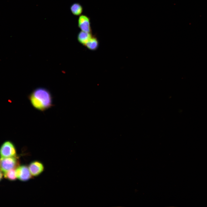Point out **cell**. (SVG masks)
<instances>
[{"mask_svg":"<svg viewBox=\"0 0 207 207\" xmlns=\"http://www.w3.org/2000/svg\"><path fill=\"white\" fill-rule=\"evenodd\" d=\"M16 147L11 141L7 140L4 142L0 147L1 158L13 157L16 156Z\"/></svg>","mask_w":207,"mask_h":207,"instance_id":"7a4b0ae2","label":"cell"},{"mask_svg":"<svg viewBox=\"0 0 207 207\" xmlns=\"http://www.w3.org/2000/svg\"><path fill=\"white\" fill-rule=\"evenodd\" d=\"M93 36L92 32H87L81 30L77 35V39L80 43L85 46Z\"/></svg>","mask_w":207,"mask_h":207,"instance_id":"52a82bcc","label":"cell"},{"mask_svg":"<svg viewBox=\"0 0 207 207\" xmlns=\"http://www.w3.org/2000/svg\"><path fill=\"white\" fill-rule=\"evenodd\" d=\"M28 167L31 175L33 177L39 176L43 171L44 169L43 164L38 160L31 162Z\"/></svg>","mask_w":207,"mask_h":207,"instance_id":"8992f818","label":"cell"},{"mask_svg":"<svg viewBox=\"0 0 207 207\" xmlns=\"http://www.w3.org/2000/svg\"><path fill=\"white\" fill-rule=\"evenodd\" d=\"M85 46L90 50H96L99 46V42L97 37L93 35Z\"/></svg>","mask_w":207,"mask_h":207,"instance_id":"ba28073f","label":"cell"},{"mask_svg":"<svg viewBox=\"0 0 207 207\" xmlns=\"http://www.w3.org/2000/svg\"><path fill=\"white\" fill-rule=\"evenodd\" d=\"M0 165H1V159H0Z\"/></svg>","mask_w":207,"mask_h":207,"instance_id":"7c38bea8","label":"cell"},{"mask_svg":"<svg viewBox=\"0 0 207 207\" xmlns=\"http://www.w3.org/2000/svg\"><path fill=\"white\" fill-rule=\"evenodd\" d=\"M70 10L74 15L79 16L82 14L83 8L79 3H75L71 5L70 7Z\"/></svg>","mask_w":207,"mask_h":207,"instance_id":"9c48e42d","label":"cell"},{"mask_svg":"<svg viewBox=\"0 0 207 207\" xmlns=\"http://www.w3.org/2000/svg\"><path fill=\"white\" fill-rule=\"evenodd\" d=\"M3 176V174L2 173V172L0 169V181L1 180Z\"/></svg>","mask_w":207,"mask_h":207,"instance_id":"8fae6325","label":"cell"},{"mask_svg":"<svg viewBox=\"0 0 207 207\" xmlns=\"http://www.w3.org/2000/svg\"><path fill=\"white\" fill-rule=\"evenodd\" d=\"M78 26L81 31L92 32L90 18L85 15L81 14L79 16L78 20Z\"/></svg>","mask_w":207,"mask_h":207,"instance_id":"5b68a950","label":"cell"},{"mask_svg":"<svg viewBox=\"0 0 207 207\" xmlns=\"http://www.w3.org/2000/svg\"><path fill=\"white\" fill-rule=\"evenodd\" d=\"M17 179L22 181H26L32 177L28 166L26 165H19L15 169Z\"/></svg>","mask_w":207,"mask_h":207,"instance_id":"277c9868","label":"cell"},{"mask_svg":"<svg viewBox=\"0 0 207 207\" xmlns=\"http://www.w3.org/2000/svg\"><path fill=\"white\" fill-rule=\"evenodd\" d=\"M0 159V170L3 172L16 169L19 166V161L16 156L1 158Z\"/></svg>","mask_w":207,"mask_h":207,"instance_id":"3957f363","label":"cell"},{"mask_svg":"<svg viewBox=\"0 0 207 207\" xmlns=\"http://www.w3.org/2000/svg\"><path fill=\"white\" fill-rule=\"evenodd\" d=\"M16 169H13L3 172V177L6 179L10 181H14L17 179L16 174Z\"/></svg>","mask_w":207,"mask_h":207,"instance_id":"30bf717a","label":"cell"},{"mask_svg":"<svg viewBox=\"0 0 207 207\" xmlns=\"http://www.w3.org/2000/svg\"><path fill=\"white\" fill-rule=\"evenodd\" d=\"M28 98L32 106L39 111H44L53 106L51 94L44 87L35 89L29 95Z\"/></svg>","mask_w":207,"mask_h":207,"instance_id":"6da1fadb","label":"cell"}]
</instances>
